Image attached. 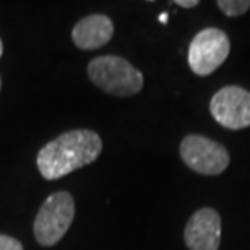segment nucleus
I'll return each mask as SVG.
<instances>
[{"label": "nucleus", "mask_w": 250, "mask_h": 250, "mask_svg": "<svg viewBox=\"0 0 250 250\" xmlns=\"http://www.w3.org/2000/svg\"><path fill=\"white\" fill-rule=\"evenodd\" d=\"M103 151V140L93 130H70L39 149L38 169L46 181H56L94 163Z\"/></svg>", "instance_id": "f257e3e1"}, {"label": "nucleus", "mask_w": 250, "mask_h": 250, "mask_svg": "<svg viewBox=\"0 0 250 250\" xmlns=\"http://www.w3.org/2000/svg\"><path fill=\"white\" fill-rule=\"evenodd\" d=\"M88 77L94 86L117 98H128L142 91L143 73L119 56H101L88 63Z\"/></svg>", "instance_id": "f03ea898"}, {"label": "nucleus", "mask_w": 250, "mask_h": 250, "mask_svg": "<svg viewBox=\"0 0 250 250\" xmlns=\"http://www.w3.org/2000/svg\"><path fill=\"white\" fill-rule=\"evenodd\" d=\"M75 218V200L68 192L49 195L34 219V237L39 246L52 247L62 241Z\"/></svg>", "instance_id": "7ed1b4c3"}, {"label": "nucleus", "mask_w": 250, "mask_h": 250, "mask_svg": "<svg viewBox=\"0 0 250 250\" xmlns=\"http://www.w3.org/2000/svg\"><path fill=\"white\" fill-rule=\"evenodd\" d=\"M231 52L228 34L218 28H207L195 34L188 46V67L197 77H208L226 62Z\"/></svg>", "instance_id": "20e7f679"}, {"label": "nucleus", "mask_w": 250, "mask_h": 250, "mask_svg": "<svg viewBox=\"0 0 250 250\" xmlns=\"http://www.w3.org/2000/svg\"><path fill=\"white\" fill-rule=\"evenodd\" d=\"M182 161L202 176H219L228 169L231 158L228 149L203 135H187L179 148Z\"/></svg>", "instance_id": "39448f33"}, {"label": "nucleus", "mask_w": 250, "mask_h": 250, "mask_svg": "<svg viewBox=\"0 0 250 250\" xmlns=\"http://www.w3.org/2000/svg\"><path fill=\"white\" fill-rule=\"evenodd\" d=\"M209 112L224 128L242 130L250 127V91L236 84L221 88L209 101Z\"/></svg>", "instance_id": "423d86ee"}, {"label": "nucleus", "mask_w": 250, "mask_h": 250, "mask_svg": "<svg viewBox=\"0 0 250 250\" xmlns=\"http://www.w3.org/2000/svg\"><path fill=\"white\" fill-rule=\"evenodd\" d=\"M188 250H218L221 244V216L213 208L195 211L184 229Z\"/></svg>", "instance_id": "0eeeda50"}, {"label": "nucleus", "mask_w": 250, "mask_h": 250, "mask_svg": "<svg viewBox=\"0 0 250 250\" xmlns=\"http://www.w3.org/2000/svg\"><path fill=\"white\" fill-rule=\"evenodd\" d=\"M114 36V23L106 15H89L73 26V44L82 51H94L107 44Z\"/></svg>", "instance_id": "6e6552de"}, {"label": "nucleus", "mask_w": 250, "mask_h": 250, "mask_svg": "<svg viewBox=\"0 0 250 250\" xmlns=\"http://www.w3.org/2000/svg\"><path fill=\"white\" fill-rule=\"evenodd\" d=\"M216 5L226 17L236 18L249 12L250 0H218Z\"/></svg>", "instance_id": "1a4fd4ad"}, {"label": "nucleus", "mask_w": 250, "mask_h": 250, "mask_svg": "<svg viewBox=\"0 0 250 250\" xmlns=\"http://www.w3.org/2000/svg\"><path fill=\"white\" fill-rule=\"evenodd\" d=\"M0 250H23V246L17 239L0 234Z\"/></svg>", "instance_id": "9d476101"}, {"label": "nucleus", "mask_w": 250, "mask_h": 250, "mask_svg": "<svg viewBox=\"0 0 250 250\" xmlns=\"http://www.w3.org/2000/svg\"><path fill=\"white\" fill-rule=\"evenodd\" d=\"M174 3L179 5V7H182V8H193V7H197L200 2L198 0H176Z\"/></svg>", "instance_id": "9b49d317"}, {"label": "nucleus", "mask_w": 250, "mask_h": 250, "mask_svg": "<svg viewBox=\"0 0 250 250\" xmlns=\"http://www.w3.org/2000/svg\"><path fill=\"white\" fill-rule=\"evenodd\" d=\"M3 54V46H2V39H0V57H2Z\"/></svg>", "instance_id": "f8f14e48"}, {"label": "nucleus", "mask_w": 250, "mask_h": 250, "mask_svg": "<svg viewBox=\"0 0 250 250\" xmlns=\"http://www.w3.org/2000/svg\"><path fill=\"white\" fill-rule=\"evenodd\" d=\"M0 88H2V80H0Z\"/></svg>", "instance_id": "ddd939ff"}]
</instances>
